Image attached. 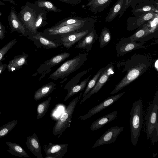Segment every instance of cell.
Instances as JSON below:
<instances>
[{
  "mask_svg": "<svg viewBox=\"0 0 158 158\" xmlns=\"http://www.w3.org/2000/svg\"><path fill=\"white\" fill-rule=\"evenodd\" d=\"M117 65L123 66L121 73L126 72V74L115 85L110 93L113 94L138 78L146 71L149 66L147 57L140 54H135L125 60L117 63Z\"/></svg>",
  "mask_w": 158,
  "mask_h": 158,
  "instance_id": "cell-1",
  "label": "cell"
},
{
  "mask_svg": "<svg viewBox=\"0 0 158 158\" xmlns=\"http://www.w3.org/2000/svg\"><path fill=\"white\" fill-rule=\"evenodd\" d=\"M48 12L44 8L27 2L25 5L21 6L17 16L26 31L36 34L38 28L47 24L46 15Z\"/></svg>",
  "mask_w": 158,
  "mask_h": 158,
  "instance_id": "cell-2",
  "label": "cell"
},
{
  "mask_svg": "<svg viewBox=\"0 0 158 158\" xmlns=\"http://www.w3.org/2000/svg\"><path fill=\"white\" fill-rule=\"evenodd\" d=\"M158 110L157 89L152 101L147 109L145 121L147 138L148 139H152L153 144L158 140Z\"/></svg>",
  "mask_w": 158,
  "mask_h": 158,
  "instance_id": "cell-3",
  "label": "cell"
},
{
  "mask_svg": "<svg viewBox=\"0 0 158 158\" xmlns=\"http://www.w3.org/2000/svg\"><path fill=\"white\" fill-rule=\"evenodd\" d=\"M143 122V103L139 99L132 104L130 114L131 141L134 146L136 144L140 135Z\"/></svg>",
  "mask_w": 158,
  "mask_h": 158,
  "instance_id": "cell-4",
  "label": "cell"
},
{
  "mask_svg": "<svg viewBox=\"0 0 158 158\" xmlns=\"http://www.w3.org/2000/svg\"><path fill=\"white\" fill-rule=\"evenodd\" d=\"M87 60L86 54H80L63 63L50 75L49 78L55 81L63 78L80 68Z\"/></svg>",
  "mask_w": 158,
  "mask_h": 158,
  "instance_id": "cell-5",
  "label": "cell"
},
{
  "mask_svg": "<svg viewBox=\"0 0 158 158\" xmlns=\"http://www.w3.org/2000/svg\"><path fill=\"white\" fill-rule=\"evenodd\" d=\"M97 21L93 16L87 17L85 20L74 24L64 25L56 29L44 30L45 32L49 35H63L71 33L91 29Z\"/></svg>",
  "mask_w": 158,
  "mask_h": 158,
  "instance_id": "cell-6",
  "label": "cell"
},
{
  "mask_svg": "<svg viewBox=\"0 0 158 158\" xmlns=\"http://www.w3.org/2000/svg\"><path fill=\"white\" fill-rule=\"evenodd\" d=\"M82 93L79 96L72 100L67 106L64 112L56 121L53 127L52 133L59 138L65 130L69 127L71 119L76 106L78 102Z\"/></svg>",
  "mask_w": 158,
  "mask_h": 158,
  "instance_id": "cell-7",
  "label": "cell"
},
{
  "mask_svg": "<svg viewBox=\"0 0 158 158\" xmlns=\"http://www.w3.org/2000/svg\"><path fill=\"white\" fill-rule=\"evenodd\" d=\"M144 43L132 41L129 37L123 38L116 46L117 56L120 57L135 50L145 48Z\"/></svg>",
  "mask_w": 158,
  "mask_h": 158,
  "instance_id": "cell-8",
  "label": "cell"
},
{
  "mask_svg": "<svg viewBox=\"0 0 158 158\" xmlns=\"http://www.w3.org/2000/svg\"><path fill=\"white\" fill-rule=\"evenodd\" d=\"M124 127H113L106 131L95 143L94 148L104 144L114 143L119 135L123 131Z\"/></svg>",
  "mask_w": 158,
  "mask_h": 158,
  "instance_id": "cell-9",
  "label": "cell"
},
{
  "mask_svg": "<svg viewBox=\"0 0 158 158\" xmlns=\"http://www.w3.org/2000/svg\"><path fill=\"white\" fill-rule=\"evenodd\" d=\"M114 73V65L113 63L102 73L94 86L81 101L80 105L86 99L89 98L93 94L97 93Z\"/></svg>",
  "mask_w": 158,
  "mask_h": 158,
  "instance_id": "cell-10",
  "label": "cell"
},
{
  "mask_svg": "<svg viewBox=\"0 0 158 158\" xmlns=\"http://www.w3.org/2000/svg\"><path fill=\"white\" fill-rule=\"evenodd\" d=\"M125 92L121 93L109 97L102 102L89 110L85 115L80 116L78 119L82 120H85L94 115L96 114L104 109L111 106L122 97Z\"/></svg>",
  "mask_w": 158,
  "mask_h": 158,
  "instance_id": "cell-11",
  "label": "cell"
},
{
  "mask_svg": "<svg viewBox=\"0 0 158 158\" xmlns=\"http://www.w3.org/2000/svg\"><path fill=\"white\" fill-rule=\"evenodd\" d=\"M69 144H54L49 143L44 144L43 149L47 156L45 158H62L68 151Z\"/></svg>",
  "mask_w": 158,
  "mask_h": 158,
  "instance_id": "cell-12",
  "label": "cell"
},
{
  "mask_svg": "<svg viewBox=\"0 0 158 158\" xmlns=\"http://www.w3.org/2000/svg\"><path fill=\"white\" fill-rule=\"evenodd\" d=\"M155 13L150 12L135 17L129 16L127 20V29L133 31L138 28L150 20L154 17Z\"/></svg>",
  "mask_w": 158,
  "mask_h": 158,
  "instance_id": "cell-13",
  "label": "cell"
},
{
  "mask_svg": "<svg viewBox=\"0 0 158 158\" xmlns=\"http://www.w3.org/2000/svg\"><path fill=\"white\" fill-rule=\"evenodd\" d=\"M131 12L135 17L150 12L158 13V3L154 0H143Z\"/></svg>",
  "mask_w": 158,
  "mask_h": 158,
  "instance_id": "cell-14",
  "label": "cell"
},
{
  "mask_svg": "<svg viewBox=\"0 0 158 158\" xmlns=\"http://www.w3.org/2000/svg\"><path fill=\"white\" fill-rule=\"evenodd\" d=\"M91 29L64 35L61 39L63 46L66 48H70L86 35Z\"/></svg>",
  "mask_w": 158,
  "mask_h": 158,
  "instance_id": "cell-15",
  "label": "cell"
},
{
  "mask_svg": "<svg viewBox=\"0 0 158 158\" xmlns=\"http://www.w3.org/2000/svg\"><path fill=\"white\" fill-rule=\"evenodd\" d=\"M8 19L11 28V32L17 31L23 35H26V29L18 18L16 12L13 7H11V10Z\"/></svg>",
  "mask_w": 158,
  "mask_h": 158,
  "instance_id": "cell-16",
  "label": "cell"
},
{
  "mask_svg": "<svg viewBox=\"0 0 158 158\" xmlns=\"http://www.w3.org/2000/svg\"><path fill=\"white\" fill-rule=\"evenodd\" d=\"M98 38V35L94 27L89 32L79 41L75 48L86 49L89 51L92 48V44L95 43Z\"/></svg>",
  "mask_w": 158,
  "mask_h": 158,
  "instance_id": "cell-17",
  "label": "cell"
},
{
  "mask_svg": "<svg viewBox=\"0 0 158 158\" xmlns=\"http://www.w3.org/2000/svg\"><path fill=\"white\" fill-rule=\"evenodd\" d=\"M155 34L152 31L146 23L138 27L134 34L129 37L133 41L142 42L143 39L145 40V38L151 39Z\"/></svg>",
  "mask_w": 158,
  "mask_h": 158,
  "instance_id": "cell-18",
  "label": "cell"
},
{
  "mask_svg": "<svg viewBox=\"0 0 158 158\" xmlns=\"http://www.w3.org/2000/svg\"><path fill=\"white\" fill-rule=\"evenodd\" d=\"M27 147L31 152L38 158H43L41 148L38 138L35 133L27 137L26 142Z\"/></svg>",
  "mask_w": 158,
  "mask_h": 158,
  "instance_id": "cell-19",
  "label": "cell"
},
{
  "mask_svg": "<svg viewBox=\"0 0 158 158\" xmlns=\"http://www.w3.org/2000/svg\"><path fill=\"white\" fill-rule=\"evenodd\" d=\"M85 5L89 7L88 10L96 14L104 11L110 5L113 0H88Z\"/></svg>",
  "mask_w": 158,
  "mask_h": 158,
  "instance_id": "cell-20",
  "label": "cell"
},
{
  "mask_svg": "<svg viewBox=\"0 0 158 158\" xmlns=\"http://www.w3.org/2000/svg\"><path fill=\"white\" fill-rule=\"evenodd\" d=\"M117 113V111H113L98 119L91 124L90 130L94 131L101 128L115 119L116 118Z\"/></svg>",
  "mask_w": 158,
  "mask_h": 158,
  "instance_id": "cell-21",
  "label": "cell"
},
{
  "mask_svg": "<svg viewBox=\"0 0 158 158\" xmlns=\"http://www.w3.org/2000/svg\"><path fill=\"white\" fill-rule=\"evenodd\" d=\"M55 86L56 84L53 82L44 85L35 92L34 99L37 101L48 96L55 89Z\"/></svg>",
  "mask_w": 158,
  "mask_h": 158,
  "instance_id": "cell-22",
  "label": "cell"
},
{
  "mask_svg": "<svg viewBox=\"0 0 158 158\" xmlns=\"http://www.w3.org/2000/svg\"><path fill=\"white\" fill-rule=\"evenodd\" d=\"M125 0H118L110 8L105 19V21L110 22L113 21L121 12Z\"/></svg>",
  "mask_w": 158,
  "mask_h": 158,
  "instance_id": "cell-23",
  "label": "cell"
},
{
  "mask_svg": "<svg viewBox=\"0 0 158 158\" xmlns=\"http://www.w3.org/2000/svg\"><path fill=\"white\" fill-rule=\"evenodd\" d=\"M9 147L7 151L10 154L15 156L27 158H31L26 151L19 145L15 143L7 142L6 143Z\"/></svg>",
  "mask_w": 158,
  "mask_h": 158,
  "instance_id": "cell-24",
  "label": "cell"
},
{
  "mask_svg": "<svg viewBox=\"0 0 158 158\" xmlns=\"http://www.w3.org/2000/svg\"><path fill=\"white\" fill-rule=\"evenodd\" d=\"M87 18V17L84 18L78 17H67L60 20L52 26L47 29L50 30H53L64 25L74 24L82 21L86 19Z\"/></svg>",
  "mask_w": 158,
  "mask_h": 158,
  "instance_id": "cell-25",
  "label": "cell"
},
{
  "mask_svg": "<svg viewBox=\"0 0 158 158\" xmlns=\"http://www.w3.org/2000/svg\"><path fill=\"white\" fill-rule=\"evenodd\" d=\"M28 56V55L25 54L10 60L7 65L8 71H13L19 69L25 63Z\"/></svg>",
  "mask_w": 158,
  "mask_h": 158,
  "instance_id": "cell-26",
  "label": "cell"
},
{
  "mask_svg": "<svg viewBox=\"0 0 158 158\" xmlns=\"http://www.w3.org/2000/svg\"><path fill=\"white\" fill-rule=\"evenodd\" d=\"M113 63L108 64L105 67L100 69L92 78L89 82L85 89L83 95L84 97L93 88L95 85L98 79L102 73L108 67L111 65Z\"/></svg>",
  "mask_w": 158,
  "mask_h": 158,
  "instance_id": "cell-27",
  "label": "cell"
},
{
  "mask_svg": "<svg viewBox=\"0 0 158 158\" xmlns=\"http://www.w3.org/2000/svg\"><path fill=\"white\" fill-rule=\"evenodd\" d=\"M91 75L86 79H85L81 83L77 85L72 86L64 99L63 101H65L70 97L73 96L80 91H82L85 88L87 83L89 81Z\"/></svg>",
  "mask_w": 158,
  "mask_h": 158,
  "instance_id": "cell-28",
  "label": "cell"
},
{
  "mask_svg": "<svg viewBox=\"0 0 158 158\" xmlns=\"http://www.w3.org/2000/svg\"><path fill=\"white\" fill-rule=\"evenodd\" d=\"M34 4L39 7L43 8L49 11L59 13L61 10L57 7L52 2L46 0H37L34 2Z\"/></svg>",
  "mask_w": 158,
  "mask_h": 158,
  "instance_id": "cell-29",
  "label": "cell"
},
{
  "mask_svg": "<svg viewBox=\"0 0 158 158\" xmlns=\"http://www.w3.org/2000/svg\"><path fill=\"white\" fill-rule=\"evenodd\" d=\"M111 38V34L109 29L106 27H104L98 37L100 48H102L105 47L109 43Z\"/></svg>",
  "mask_w": 158,
  "mask_h": 158,
  "instance_id": "cell-30",
  "label": "cell"
},
{
  "mask_svg": "<svg viewBox=\"0 0 158 158\" xmlns=\"http://www.w3.org/2000/svg\"><path fill=\"white\" fill-rule=\"evenodd\" d=\"M51 98L49 97L46 100L39 104L37 107V119H39L46 114L50 105Z\"/></svg>",
  "mask_w": 158,
  "mask_h": 158,
  "instance_id": "cell-31",
  "label": "cell"
},
{
  "mask_svg": "<svg viewBox=\"0 0 158 158\" xmlns=\"http://www.w3.org/2000/svg\"><path fill=\"white\" fill-rule=\"evenodd\" d=\"M70 55L69 52H63L56 55L46 61V64L49 65L54 66L63 61Z\"/></svg>",
  "mask_w": 158,
  "mask_h": 158,
  "instance_id": "cell-32",
  "label": "cell"
},
{
  "mask_svg": "<svg viewBox=\"0 0 158 158\" xmlns=\"http://www.w3.org/2000/svg\"><path fill=\"white\" fill-rule=\"evenodd\" d=\"M18 120H15L3 125L0 127V139L6 136L15 127Z\"/></svg>",
  "mask_w": 158,
  "mask_h": 158,
  "instance_id": "cell-33",
  "label": "cell"
},
{
  "mask_svg": "<svg viewBox=\"0 0 158 158\" xmlns=\"http://www.w3.org/2000/svg\"><path fill=\"white\" fill-rule=\"evenodd\" d=\"M32 37L39 40L43 45L46 46L49 48H56L58 46L57 44L55 42L50 40L42 36L40 33L32 36Z\"/></svg>",
  "mask_w": 158,
  "mask_h": 158,
  "instance_id": "cell-34",
  "label": "cell"
},
{
  "mask_svg": "<svg viewBox=\"0 0 158 158\" xmlns=\"http://www.w3.org/2000/svg\"><path fill=\"white\" fill-rule=\"evenodd\" d=\"M143 0H125L121 12L119 15V18H120L123 15L126 9L130 7L132 8L135 7Z\"/></svg>",
  "mask_w": 158,
  "mask_h": 158,
  "instance_id": "cell-35",
  "label": "cell"
},
{
  "mask_svg": "<svg viewBox=\"0 0 158 158\" xmlns=\"http://www.w3.org/2000/svg\"><path fill=\"white\" fill-rule=\"evenodd\" d=\"M147 23L152 31L155 32L158 29V13H155L154 17Z\"/></svg>",
  "mask_w": 158,
  "mask_h": 158,
  "instance_id": "cell-36",
  "label": "cell"
},
{
  "mask_svg": "<svg viewBox=\"0 0 158 158\" xmlns=\"http://www.w3.org/2000/svg\"><path fill=\"white\" fill-rule=\"evenodd\" d=\"M16 42V39H14L8 43L0 50V60Z\"/></svg>",
  "mask_w": 158,
  "mask_h": 158,
  "instance_id": "cell-37",
  "label": "cell"
},
{
  "mask_svg": "<svg viewBox=\"0 0 158 158\" xmlns=\"http://www.w3.org/2000/svg\"><path fill=\"white\" fill-rule=\"evenodd\" d=\"M83 0H60L59 1L75 6L80 4Z\"/></svg>",
  "mask_w": 158,
  "mask_h": 158,
  "instance_id": "cell-38",
  "label": "cell"
},
{
  "mask_svg": "<svg viewBox=\"0 0 158 158\" xmlns=\"http://www.w3.org/2000/svg\"><path fill=\"white\" fill-rule=\"evenodd\" d=\"M5 27L0 22V39L3 40L5 37Z\"/></svg>",
  "mask_w": 158,
  "mask_h": 158,
  "instance_id": "cell-39",
  "label": "cell"
},
{
  "mask_svg": "<svg viewBox=\"0 0 158 158\" xmlns=\"http://www.w3.org/2000/svg\"><path fill=\"white\" fill-rule=\"evenodd\" d=\"M6 64H3L0 66V74L5 69V66H6Z\"/></svg>",
  "mask_w": 158,
  "mask_h": 158,
  "instance_id": "cell-40",
  "label": "cell"
},
{
  "mask_svg": "<svg viewBox=\"0 0 158 158\" xmlns=\"http://www.w3.org/2000/svg\"><path fill=\"white\" fill-rule=\"evenodd\" d=\"M2 0V1H6V2H10L12 4H14V5L16 4L14 0Z\"/></svg>",
  "mask_w": 158,
  "mask_h": 158,
  "instance_id": "cell-41",
  "label": "cell"
},
{
  "mask_svg": "<svg viewBox=\"0 0 158 158\" xmlns=\"http://www.w3.org/2000/svg\"><path fill=\"white\" fill-rule=\"evenodd\" d=\"M5 4L3 2L0 1V5H5Z\"/></svg>",
  "mask_w": 158,
  "mask_h": 158,
  "instance_id": "cell-42",
  "label": "cell"
},
{
  "mask_svg": "<svg viewBox=\"0 0 158 158\" xmlns=\"http://www.w3.org/2000/svg\"></svg>",
  "mask_w": 158,
  "mask_h": 158,
  "instance_id": "cell-43",
  "label": "cell"
}]
</instances>
